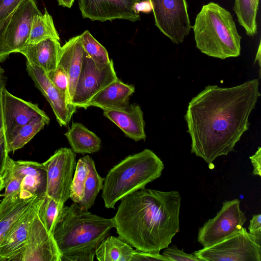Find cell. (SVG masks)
I'll list each match as a JSON object with an SVG mask.
<instances>
[{
	"label": "cell",
	"instance_id": "obj_43",
	"mask_svg": "<svg viewBox=\"0 0 261 261\" xmlns=\"http://www.w3.org/2000/svg\"><path fill=\"white\" fill-rule=\"evenodd\" d=\"M58 4L64 7L70 8L75 0H57Z\"/></svg>",
	"mask_w": 261,
	"mask_h": 261
},
{
	"label": "cell",
	"instance_id": "obj_37",
	"mask_svg": "<svg viewBox=\"0 0 261 261\" xmlns=\"http://www.w3.org/2000/svg\"><path fill=\"white\" fill-rule=\"evenodd\" d=\"M132 261H169L159 253L146 252L135 250Z\"/></svg>",
	"mask_w": 261,
	"mask_h": 261
},
{
	"label": "cell",
	"instance_id": "obj_7",
	"mask_svg": "<svg viewBox=\"0 0 261 261\" xmlns=\"http://www.w3.org/2000/svg\"><path fill=\"white\" fill-rule=\"evenodd\" d=\"M43 164L46 172V195L64 206L70 198L76 164L75 153L70 148H60Z\"/></svg>",
	"mask_w": 261,
	"mask_h": 261
},
{
	"label": "cell",
	"instance_id": "obj_10",
	"mask_svg": "<svg viewBox=\"0 0 261 261\" xmlns=\"http://www.w3.org/2000/svg\"><path fill=\"white\" fill-rule=\"evenodd\" d=\"M240 202L239 199L225 200L215 217L199 228L197 241L203 247L221 241L243 227L247 219Z\"/></svg>",
	"mask_w": 261,
	"mask_h": 261
},
{
	"label": "cell",
	"instance_id": "obj_3",
	"mask_svg": "<svg viewBox=\"0 0 261 261\" xmlns=\"http://www.w3.org/2000/svg\"><path fill=\"white\" fill-rule=\"evenodd\" d=\"M112 228V218L94 214L75 202L64 205L53 233L61 261H93L97 247Z\"/></svg>",
	"mask_w": 261,
	"mask_h": 261
},
{
	"label": "cell",
	"instance_id": "obj_45",
	"mask_svg": "<svg viewBox=\"0 0 261 261\" xmlns=\"http://www.w3.org/2000/svg\"><path fill=\"white\" fill-rule=\"evenodd\" d=\"M4 188V183L3 179L2 178H0V192L2 191V190ZM3 196L2 194H0V197Z\"/></svg>",
	"mask_w": 261,
	"mask_h": 261
},
{
	"label": "cell",
	"instance_id": "obj_28",
	"mask_svg": "<svg viewBox=\"0 0 261 261\" xmlns=\"http://www.w3.org/2000/svg\"><path fill=\"white\" fill-rule=\"evenodd\" d=\"M50 120L43 118H36L18 130L12 141L7 145L9 153L22 148L44 126L48 124Z\"/></svg>",
	"mask_w": 261,
	"mask_h": 261
},
{
	"label": "cell",
	"instance_id": "obj_5",
	"mask_svg": "<svg viewBox=\"0 0 261 261\" xmlns=\"http://www.w3.org/2000/svg\"><path fill=\"white\" fill-rule=\"evenodd\" d=\"M192 28L196 46L202 53L220 59L240 56L242 37L231 13L218 4L203 5Z\"/></svg>",
	"mask_w": 261,
	"mask_h": 261
},
{
	"label": "cell",
	"instance_id": "obj_36",
	"mask_svg": "<svg viewBox=\"0 0 261 261\" xmlns=\"http://www.w3.org/2000/svg\"><path fill=\"white\" fill-rule=\"evenodd\" d=\"M13 14L0 21V62L5 61L11 54L5 44V33Z\"/></svg>",
	"mask_w": 261,
	"mask_h": 261
},
{
	"label": "cell",
	"instance_id": "obj_25",
	"mask_svg": "<svg viewBox=\"0 0 261 261\" xmlns=\"http://www.w3.org/2000/svg\"><path fill=\"white\" fill-rule=\"evenodd\" d=\"M47 39L60 40L53 17L45 8L44 14H37L33 18L28 44L37 43Z\"/></svg>",
	"mask_w": 261,
	"mask_h": 261
},
{
	"label": "cell",
	"instance_id": "obj_1",
	"mask_svg": "<svg viewBox=\"0 0 261 261\" xmlns=\"http://www.w3.org/2000/svg\"><path fill=\"white\" fill-rule=\"evenodd\" d=\"M259 80L221 88L208 85L189 103L185 116L191 152L212 164L233 150L250 126L249 116L258 98Z\"/></svg>",
	"mask_w": 261,
	"mask_h": 261
},
{
	"label": "cell",
	"instance_id": "obj_35",
	"mask_svg": "<svg viewBox=\"0 0 261 261\" xmlns=\"http://www.w3.org/2000/svg\"><path fill=\"white\" fill-rule=\"evenodd\" d=\"M25 0H3L0 3V21L7 18Z\"/></svg>",
	"mask_w": 261,
	"mask_h": 261
},
{
	"label": "cell",
	"instance_id": "obj_38",
	"mask_svg": "<svg viewBox=\"0 0 261 261\" xmlns=\"http://www.w3.org/2000/svg\"><path fill=\"white\" fill-rule=\"evenodd\" d=\"M9 152L4 128L0 130V178L3 177L5 169Z\"/></svg>",
	"mask_w": 261,
	"mask_h": 261
},
{
	"label": "cell",
	"instance_id": "obj_42",
	"mask_svg": "<svg viewBox=\"0 0 261 261\" xmlns=\"http://www.w3.org/2000/svg\"><path fill=\"white\" fill-rule=\"evenodd\" d=\"M135 10L138 14L140 12L149 13L152 11V6L149 0H144L135 4Z\"/></svg>",
	"mask_w": 261,
	"mask_h": 261
},
{
	"label": "cell",
	"instance_id": "obj_18",
	"mask_svg": "<svg viewBox=\"0 0 261 261\" xmlns=\"http://www.w3.org/2000/svg\"><path fill=\"white\" fill-rule=\"evenodd\" d=\"M103 115L135 141L145 140V123L140 106L136 103L103 111Z\"/></svg>",
	"mask_w": 261,
	"mask_h": 261
},
{
	"label": "cell",
	"instance_id": "obj_19",
	"mask_svg": "<svg viewBox=\"0 0 261 261\" xmlns=\"http://www.w3.org/2000/svg\"><path fill=\"white\" fill-rule=\"evenodd\" d=\"M84 54L81 35L70 38L60 49L58 65L64 69L68 76L69 99L71 103L81 72Z\"/></svg>",
	"mask_w": 261,
	"mask_h": 261
},
{
	"label": "cell",
	"instance_id": "obj_16",
	"mask_svg": "<svg viewBox=\"0 0 261 261\" xmlns=\"http://www.w3.org/2000/svg\"><path fill=\"white\" fill-rule=\"evenodd\" d=\"M45 196L37 197L8 230L0 242L1 261H19L27 242L30 224Z\"/></svg>",
	"mask_w": 261,
	"mask_h": 261
},
{
	"label": "cell",
	"instance_id": "obj_33",
	"mask_svg": "<svg viewBox=\"0 0 261 261\" xmlns=\"http://www.w3.org/2000/svg\"><path fill=\"white\" fill-rule=\"evenodd\" d=\"M2 178L4 183V197L17 200L19 197L21 189V180L8 173H4Z\"/></svg>",
	"mask_w": 261,
	"mask_h": 261
},
{
	"label": "cell",
	"instance_id": "obj_8",
	"mask_svg": "<svg viewBox=\"0 0 261 261\" xmlns=\"http://www.w3.org/2000/svg\"><path fill=\"white\" fill-rule=\"evenodd\" d=\"M117 79L112 60L107 64H100L94 62L85 51L72 105L86 109L87 103L96 94Z\"/></svg>",
	"mask_w": 261,
	"mask_h": 261
},
{
	"label": "cell",
	"instance_id": "obj_12",
	"mask_svg": "<svg viewBox=\"0 0 261 261\" xmlns=\"http://www.w3.org/2000/svg\"><path fill=\"white\" fill-rule=\"evenodd\" d=\"M19 261H61L53 235L43 223L38 211L30 224L27 242Z\"/></svg>",
	"mask_w": 261,
	"mask_h": 261
},
{
	"label": "cell",
	"instance_id": "obj_32",
	"mask_svg": "<svg viewBox=\"0 0 261 261\" xmlns=\"http://www.w3.org/2000/svg\"><path fill=\"white\" fill-rule=\"evenodd\" d=\"M47 75L53 84L65 96L69 103V80L64 69L60 65L53 71L47 73Z\"/></svg>",
	"mask_w": 261,
	"mask_h": 261
},
{
	"label": "cell",
	"instance_id": "obj_46",
	"mask_svg": "<svg viewBox=\"0 0 261 261\" xmlns=\"http://www.w3.org/2000/svg\"><path fill=\"white\" fill-rule=\"evenodd\" d=\"M1 200H0V202H1Z\"/></svg>",
	"mask_w": 261,
	"mask_h": 261
},
{
	"label": "cell",
	"instance_id": "obj_40",
	"mask_svg": "<svg viewBox=\"0 0 261 261\" xmlns=\"http://www.w3.org/2000/svg\"><path fill=\"white\" fill-rule=\"evenodd\" d=\"M249 158L253 168V175L261 176V148L259 147L255 153Z\"/></svg>",
	"mask_w": 261,
	"mask_h": 261
},
{
	"label": "cell",
	"instance_id": "obj_41",
	"mask_svg": "<svg viewBox=\"0 0 261 261\" xmlns=\"http://www.w3.org/2000/svg\"><path fill=\"white\" fill-rule=\"evenodd\" d=\"M6 78L4 74V70L0 67V130L3 129V92L5 88Z\"/></svg>",
	"mask_w": 261,
	"mask_h": 261
},
{
	"label": "cell",
	"instance_id": "obj_22",
	"mask_svg": "<svg viewBox=\"0 0 261 261\" xmlns=\"http://www.w3.org/2000/svg\"><path fill=\"white\" fill-rule=\"evenodd\" d=\"M65 136L75 153H94L100 149V138L81 123H72Z\"/></svg>",
	"mask_w": 261,
	"mask_h": 261
},
{
	"label": "cell",
	"instance_id": "obj_9",
	"mask_svg": "<svg viewBox=\"0 0 261 261\" xmlns=\"http://www.w3.org/2000/svg\"><path fill=\"white\" fill-rule=\"evenodd\" d=\"M149 1L157 28L173 43H182L191 29L186 0Z\"/></svg>",
	"mask_w": 261,
	"mask_h": 261
},
{
	"label": "cell",
	"instance_id": "obj_23",
	"mask_svg": "<svg viewBox=\"0 0 261 261\" xmlns=\"http://www.w3.org/2000/svg\"><path fill=\"white\" fill-rule=\"evenodd\" d=\"M135 250L119 237H107L97 247L95 256L99 261H132Z\"/></svg>",
	"mask_w": 261,
	"mask_h": 261
},
{
	"label": "cell",
	"instance_id": "obj_4",
	"mask_svg": "<svg viewBox=\"0 0 261 261\" xmlns=\"http://www.w3.org/2000/svg\"><path fill=\"white\" fill-rule=\"evenodd\" d=\"M164 168L162 161L149 149L124 158L104 178L101 197L106 207L115 209L122 198L159 178Z\"/></svg>",
	"mask_w": 261,
	"mask_h": 261
},
{
	"label": "cell",
	"instance_id": "obj_26",
	"mask_svg": "<svg viewBox=\"0 0 261 261\" xmlns=\"http://www.w3.org/2000/svg\"><path fill=\"white\" fill-rule=\"evenodd\" d=\"M88 168V174L85 181L84 196L78 204L86 210L90 209L94 204L96 198L102 189L104 178L97 172L93 159L85 155Z\"/></svg>",
	"mask_w": 261,
	"mask_h": 261
},
{
	"label": "cell",
	"instance_id": "obj_11",
	"mask_svg": "<svg viewBox=\"0 0 261 261\" xmlns=\"http://www.w3.org/2000/svg\"><path fill=\"white\" fill-rule=\"evenodd\" d=\"M2 101L3 128L7 145L20 127L33 120L41 118L50 120L37 105L12 95L5 88L3 92Z\"/></svg>",
	"mask_w": 261,
	"mask_h": 261
},
{
	"label": "cell",
	"instance_id": "obj_27",
	"mask_svg": "<svg viewBox=\"0 0 261 261\" xmlns=\"http://www.w3.org/2000/svg\"><path fill=\"white\" fill-rule=\"evenodd\" d=\"M259 0H235L233 11L239 24L245 30L246 34L253 37L257 33L256 16Z\"/></svg>",
	"mask_w": 261,
	"mask_h": 261
},
{
	"label": "cell",
	"instance_id": "obj_13",
	"mask_svg": "<svg viewBox=\"0 0 261 261\" xmlns=\"http://www.w3.org/2000/svg\"><path fill=\"white\" fill-rule=\"evenodd\" d=\"M140 0H78L84 18L105 21L121 19L135 22L140 20L135 5Z\"/></svg>",
	"mask_w": 261,
	"mask_h": 261
},
{
	"label": "cell",
	"instance_id": "obj_21",
	"mask_svg": "<svg viewBox=\"0 0 261 261\" xmlns=\"http://www.w3.org/2000/svg\"><path fill=\"white\" fill-rule=\"evenodd\" d=\"M135 90L134 86L118 79L96 94L88 102L86 109L96 107L105 111L122 107L128 104L129 98Z\"/></svg>",
	"mask_w": 261,
	"mask_h": 261
},
{
	"label": "cell",
	"instance_id": "obj_6",
	"mask_svg": "<svg viewBox=\"0 0 261 261\" xmlns=\"http://www.w3.org/2000/svg\"><path fill=\"white\" fill-rule=\"evenodd\" d=\"M202 261H261V246L242 227L221 241L195 251Z\"/></svg>",
	"mask_w": 261,
	"mask_h": 261
},
{
	"label": "cell",
	"instance_id": "obj_31",
	"mask_svg": "<svg viewBox=\"0 0 261 261\" xmlns=\"http://www.w3.org/2000/svg\"><path fill=\"white\" fill-rule=\"evenodd\" d=\"M61 205L53 198L46 195L44 197L38 210V215L47 230L53 233Z\"/></svg>",
	"mask_w": 261,
	"mask_h": 261
},
{
	"label": "cell",
	"instance_id": "obj_34",
	"mask_svg": "<svg viewBox=\"0 0 261 261\" xmlns=\"http://www.w3.org/2000/svg\"><path fill=\"white\" fill-rule=\"evenodd\" d=\"M163 255L169 261H202V260L194 254H189L179 249L175 245L165 248Z\"/></svg>",
	"mask_w": 261,
	"mask_h": 261
},
{
	"label": "cell",
	"instance_id": "obj_20",
	"mask_svg": "<svg viewBox=\"0 0 261 261\" xmlns=\"http://www.w3.org/2000/svg\"><path fill=\"white\" fill-rule=\"evenodd\" d=\"M61 47L59 40L47 39L28 44L20 53L26 57L27 61L40 67L47 74L58 67Z\"/></svg>",
	"mask_w": 261,
	"mask_h": 261
},
{
	"label": "cell",
	"instance_id": "obj_44",
	"mask_svg": "<svg viewBox=\"0 0 261 261\" xmlns=\"http://www.w3.org/2000/svg\"><path fill=\"white\" fill-rule=\"evenodd\" d=\"M258 62V65L260 67V42H259L257 54L255 57L254 63L256 61Z\"/></svg>",
	"mask_w": 261,
	"mask_h": 261
},
{
	"label": "cell",
	"instance_id": "obj_17",
	"mask_svg": "<svg viewBox=\"0 0 261 261\" xmlns=\"http://www.w3.org/2000/svg\"><path fill=\"white\" fill-rule=\"evenodd\" d=\"M41 13L34 0H25L15 11L5 33V44L11 53H20L27 47L33 18Z\"/></svg>",
	"mask_w": 261,
	"mask_h": 261
},
{
	"label": "cell",
	"instance_id": "obj_30",
	"mask_svg": "<svg viewBox=\"0 0 261 261\" xmlns=\"http://www.w3.org/2000/svg\"><path fill=\"white\" fill-rule=\"evenodd\" d=\"M81 37L85 51L94 62L100 64H107L110 62L105 47L94 38L88 30L85 31Z\"/></svg>",
	"mask_w": 261,
	"mask_h": 261
},
{
	"label": "cell",
	"instance_id": "obj_2",
	"mask_svg": "<svg viewBox=\"0 0 261 261\" xmlns=\"http://www.w3.org/2000/svg\"><path fill=\"white\" fill-rule=\"evenodd\" d=\"M181 200L176 191L139 190L120 200L114 228L136 250L159 253L179 231Z\"/></svg>",
	"mask_w": 261,
	"mask_h": 261
},
{
	"label": "cell",
	"instance_id": "obj_24",
	"mask_svg": "<svg viewBox=\"0 0 261 261\" xmlns=\"http://www.w3.org/2000/svg\"><path fill=\"white\" fill-rule=\"evenodd\" d=\"M38 196L17 200L4 197L0 202V242L8 230ZM1 261V260H0Z\"/></svg>",
	"mask_w": 261,
	"mask_h": 261
},
{
	"label": "cell",
	"instance_id": "obj_14",
	"mask_svg": "<svg viewBox=\"0 0 261 261\" xmlns=\"http://www.w3.org/2000/svg\"><path fill=\"white\" fill-rule=\"evenodd\" d=\"M4 173L21 180L20 198L46 196V172L43 163L28 161H15L9 156Z\"/></svg>",
	"mask_w": 261,
	"mask_h": 261
},
{
	"label": "cell",
	"instance_id": "obj_15",
	"mask_svg": "<svg viewBox=\"0 0 261 261\" xmlns=\"http://www.w3.org/2000/svg\"><path fill=\"white\" fill-rule=\"evenodd\" d=\"M26 66L29 75L50 104L58 123L61 126H66L76 107L68 102L65 96L53 84L43 69L28 61Z\"/></svg>",
	"mask_w": 261,
	"mask_h": 261
},
{
	"label": "cell",
	"instance_id": "obj_39",
	"mask_svg": "<svg viewBox=\"0 0 261 261\" xmlns=\"http://www.w3.org/2000/svg\"><path fill=\"white\" fill-rule=\"evenodd\" d=\"M249 232L254 236L257 243L261 244V215H253L250 220L248 226Z\"/></svg>",
	"mask_w": 261,
	"mask_h": 261
},
{
	"label": "cell",
	"instance_id": "obj_29",
	"mask_svg": "<svg viewBox=\"0 0 261 261\" xmlns=\"http://www.w3.org/2000/svg\"><path fill=\"white\" fill-rule=\"evenodd\" d=\"M88 174L86 156L81 158L76 162L71 183L70 198L78 203L83 198L85 181Z\"/></svg>",
	"mask_w": 261,
	"mask_h": 261
}]
</instances>
